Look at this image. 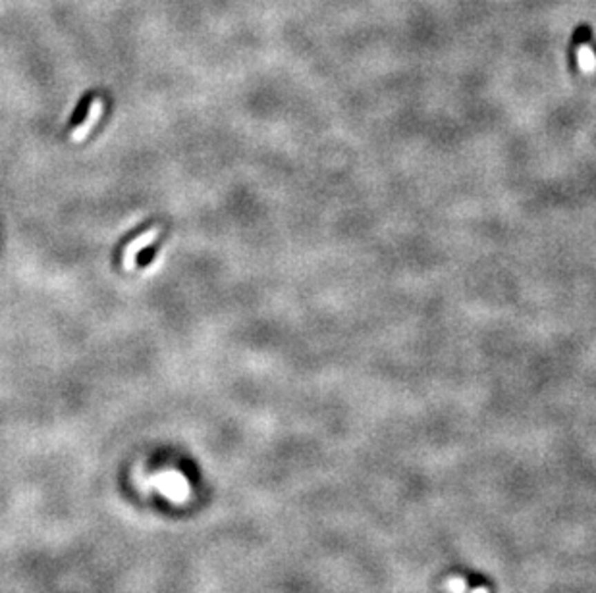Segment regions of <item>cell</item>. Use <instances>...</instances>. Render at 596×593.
Returning a JSON list of instances; mask_svg holds the SVG:
<instances>
[{"instance_id": "cell-1", "label": "cell", "mask_w": 596, "mask_h": 593, "mask_svg": "<svg viewBox=\"0 0 596 593\" xmlns=\"http://www.w3.org/2000/svg\"><path fill=\"white\" fill-rule=\"evenodd\" d=\"M155 485L159 488L160 492L166 495L168 499L176 501V503H182V501L187 499V493H189V485H187L186 478L182 474L177 472H166L160 474L155 478Z\"/></svg>"}, {"instance_id": "cell-2", "label": "cell", "mask_w": 596, "mask_h": 593, "mask_svg": "<svg viewBox=\"0 0 596 593\" xmlns=\"http://www.w3.org/2000/svg\"><path fill=\"white\" fill-rule=\"evenodd\" d=\"M159 232H160V228L159 225H155V228L147 230L143 235H140L137 239H133V241L126 247V250H124V270L131 272V270L135 268V259H137V254H140L141 250L145 249V247H149L151 243L159 237Z\"/></svg>"}, {"instance_id": "cell-3", "label": "cell", "mask_w": 596, "mask_h": 593, "mask_svg": "<svg viewBox=\"0 0 596 593\" xmlns=\"http://www.w3.org/2000/svg\"><path fill=\"white\" fill-rule=\"evenodd\" d=\"M103 110H104V104L101 99H95L91 104H89V114H87V118H85L77 128H75L74 131H72V135H70V139H72V143H81V141L93 131L95 123L101 120V116H103Z\"/></svg>"}, {"instance_id": "cell-4", "label": "cell", "mask_w": 596, "mask_h": 593, "mask_svg": "<svg viewBox=\"0 0 596 593\" xmlns=\"http://www.w3.org/2000/svg\"><path fill=\"white\" fill-rule=\"evenodd\" d=\"M442 590L448 593H469L471 592V587L467 585V582L463 580V578H448L446 582L442 584Z\"/></svg>"}, {"instance_id": "cell-5", "label": "cell", "mask_w": 596, "mask_h": 593, "mask_svg": "<svg viewBox=\"0 0 596 593\" xmlns=\"http://www.w3.org/2000/svg\"><path fill=\"white\" fill-rule=\"evenodd\" d=\"M469 593H490L486 587H471V592Z\"/></svg>"}]
</instances>
